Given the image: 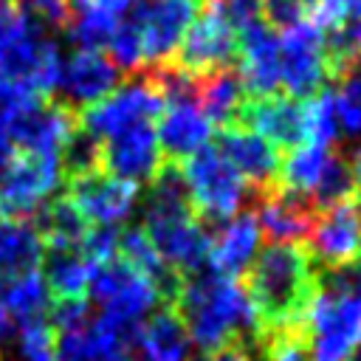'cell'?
I'll use <instances>...</instances> for the list:
<instances>
[{
  "label": "cell",
  "mask_w": 361,
  "mask_h": 361,
  "mask_svg": "<svg viewBox=\"0 0 361 361\" xmlns=\"http://www.w3.org/2000/svg\"><path fill=\"white\" fill-rule=\"evenodd\" d=\"M245 293L257 316L254 341L274 330L307 327V307L319 293V268L305 245L271 243L248 265Z\"/></svg>",
  "instance_id": "1"
},
{
  "label": "cell",
  "mask_w": 361,
  "mask_h": 361,
  "mask_svg": "<svg viewBox=\"0 0 361 361\" xmlns=\"http://www.w3.org/2000/svg\"><path fill=\"white\" fill-rule=\"evenodd\" d=\"M189 341L203 353H217L226 347H254L257 316L245 285L234 276H223L212 268L183 274L180 290L172 299Z\"/></svg>",
  "instance_id": "2"
},
{
  "label": "cell",
  "mask_w": 361,
  "mask_h": 361,
  "mask_svg": "<svg viewBox=\"0 0 361 361\" xmlns=\"http://www.w3.org/2000/svg\"><path fill=\"white\" fill-rule=\"evenodd\" d=\"M180 172L189 189L192 209L209 228L212 223L220 226L223 220L234 217L248 197V183L243 180V175L209 144L180 161Z\"/></svg>",
  "instance_id": "3"
},
{
  "label": "cell",
  "mask_w": 361,
  "mask_h": 361,
  "mask_svg": "<svg viewBox=\"0 0 361 361\" xmlns=\"http://www.w3.org/2000/svg\"><path fill=\"white\" fill-rule=\"evenodd\" d=\"M361 341V296L319 288L307 307V358L347 361Z\"/></svg>",
  "instance_id": "4"
},
{
  "label": "cell",
  "mask_w": 361,
  "mask_h": 361,
  "mask_svg": "<svg viewBox=\"0 0 361 361\" xmlns=\"http://www.w3.org/2000/svg\"><path fill=\"white\" fill-rule=\"evenodd\" d=\"M87 293L102 307L104 319H110L113 324L127 327V330H138L141 319L161 302L158 290L149 285V279H144L118 254L93 268Z\"/></svg>",
  "instance_id": "5"
},
{
  "label": "cell",
  "mask_w": 361,
  "mask_h": 361,
  "mask_svg": "<svg viewBox=\"0 0 361 361\" xmlns=\"http://www.w3.org/2000/svg\"><path fill=\"white\" fill-rule=\"evenodd\" d=\"M164 110V99L149 82L147 73H133V79L121 82L96 104L79 110V124L96 138H113L130 127L152 124Z\"/></svg>",
  "instance_id": "6"
},
{
  "label": "cell",
  "mask_w": 361,
  "mask_h": 361,
  "mask_svg": "<svg viewBox=\"0 0 361 361\" xmlns=\"http://www.w3.org/2000/svg\"><path fill=\"white\" fill-rule=\"evenodd\" d=\"M62 183L59 155L23 152L0 172V217H34Z\"/></svg>",
  "instance_id": "7"
},
{
  "label": "cell",
  "mask_w": 361,
  "mask_h": 361,
  "mask_svg": "<svg viewBox=\"0 0 361 361\" xmlns=\"http://www.w3.org/2000/svg\"><path fill=\"white\" fill-rule=\"evenodd\" d=\"M327 82L324 68V31L302 20L279 37V85L290 99H307Z\"/></svg>",
  "instance_id": "8"
},
{
  "label": "cell",
  "mask_w": 361,
  "mask_h": 361,
  "mask_svg": "<svg viewBox=\"0 0 361 361\" xmlns=\"http://www.w3.org/2000/svg\"><path fill=\"white\" fill-rule=\"evenodd\" d=\"M251 214L257 220L259 234L271 243H296L302 245L316 223V206L307 195L288 189L285 183L274 180L268 186L251 189Z\"/></svg>",
  "instance_id": "9"
},
{
  "label": "cell",
  "mask_w": 361,
  "mask_h": 361,
  "mask_svg": "<svg viewBox=\"0 0 361 361\" xmlns=\"http://www.w3.org/2000/svg\"><path fill=\"white\" fill-rule=\"evenodd\" d=\"M319 271L344 268L361 257V203L353 197L347 203L322 209L316 223L302 243Z\"/></svg>",
  "instance_id": "10"
},
{
  "label": "cell",
  "mask_w": 361,
  "mask_h": 361,
  "mask_svg": "<svg viewBox=\"0 0 361 361\" xmlns=\"http://www.w3.org/2000/svg\"><path fill=\"white\" fill-rule=\"evenodd\" d=\"M127 11H130L127 17L141 31L144 65L155 68V65L172 62L195 17V3L189 0H133Z\"/></svg>",
  "instance_id": "11"
},
{
  "label": "cell",
  "mask_w": 361,
  "mask_h": 361,
  "mask_svg": "<svg viewBox=\"0 0 361 361\" xmlns=\"http://www.w3.org/2000/svg\"><path fill=\"white\" fill-rule=\"evenodd\" d=\"M68 200L79 209V214L90 226H118L130 217L138 200V186L121 180L104 169L65 180Z\"/></svg>",
  "instance_id": "12"
},
{
  "label": "cell",
  "mask_w": 361,
  "mask_h": 361,
  "mask_svg": "<svg viewBox=\"0 0 361 361\" xmlns=\"http://www.w3.org/2000/svg\"><path fill=\"white\" fill-rule=\"evenodd\" d=\"M172 62L192 76L226 68L237 62V31L226 25L217 14L203 8L200 17H192Z\"/></svg>",
  "instance_id": "13"
},
{
  "label": "cell",
  "mask_w": 361,
  "mask_h": 361,
  "mask_svg": "<svg viewBox=\"0 0 361 361\" xmlns=\"http://www.w3.org/2000/svg\"><path fill=\"white\" fill-rule=\"evenodd\" d=\"M138 330L118 327L99 316L82 327L59 333V338H54V355L56 361H133Z\"/></svg>",
  "instance_id": "14"
},
{
  "label": "cell",
  "mask_w": 361,
  "mask_h": 361,
  "mask_svg": "<svg viewBox=\"0 0 361 361\" xmlns=\"http://www.w3.org/2000/svg\"><path fill=\"white\" fill-rule=\"evenodd\" d=\"M234 124L262 135L276 149H293V147L305 144L302 102L290 99L288 93L245 96V102L237 110Z\"/></svg>",
  "instance_id": "15"
},
{
  "label": "cell",
  "mask_w": 361,
  "mask_h": 361,
  "mask_svg": "<svg viewBox=\"0 0 361 361\" xmlns=\"http://www.w3.org/2000/svg\"><path fill=\"white\" fill-rule=\"evenodd\" d=\"M214 141H217V152L243 175V180L254 189L268 186L274 180H279V166H282V149H276L271 141H265L262 135L240 127V124H228V127H217L212 130Z\"/></svg>",
  "instance_id": "16"
},
{
  "label": "cell",
  "mask_w": 361,
  "mask_h": 361,
  "mask_svg": "<svg viewBox=\"0 0 361 361\" xmlns=\"http://www.w3.org/2000/svg\"><path fill=\"white\" fill-rule=\"evenodd\" d=\"M161 164H164V152L158 147V135L152 124L130 127L107 138V144H102V169L135 186L149 183L161 169Z\"/></svg>",
  "instance_id": "17"
},
{
  "label": "cell",
  "mask_w": 361,
  "mask_h": 361,
  "mask_svg": "<svg viewBox=\"0 0 361 361\" xmlns=\"http://www.w3.org/2000/svg\"><path fill=\"white\" fill-rule=\"evenodd\" d=\"M245 96H271L279 87V37L259 20L237 34L234 62Z\"/></svg>",
  "instance_id": "18"
},
{
  "label": "cell",
  "mask_w": 361,
  "mask_h": 361,
  "mask_svg": "<svg viewBox=\"0 0 361 361\" xmlns=\"http://www.w3.org/2000/svg\"><path fill=\"white\" fill-rule=\"evenodd\" d=\"M121 85V71L99 51H82L76 48L68 62H62V73H59V93L68 107H73L76 113L96 104L99 99H104L110 90H116Z\"/></svg>",
  "instance_id": "19"
},
{
  "label": "cell",
  "mask_w": 361,
  "mask_h": 361,
  "mask_svg": "<svg viewBox=\"0 0 361 361\" xmlns=\"http://www.w3.org/2000/svg\"><path fill=\"white\" fill-rule=\"evenodd\" d=\"M257 245H259V228L257 220L248 212H237L234 217L223 220L217 226V231L209 240V259L206 265L223 276H243L248 271V265L257 257Z\"/></svg>",
  "instance_id": "20"
},
{
  "label": "cell",
  "mask_w": 361,
  "mask_h": 361,
  "mask_svg": "<svg viewBox=\"0 0 361 361\" xmlns=\"http://www.w3.org/2000/svg\"><path fill=\"white\" fill-rule=\"evenodd\" d=\"M155 135H158L164 161L180 164L189 155H195L200 147H206V141L212 138V124L200 113L197 102L164 104L155 124Z\"/></svg>",
  "instance_id": "21"
},
{
  "label": "cell",
  "mask_w": 361,
  "mask_h": 361,
  "mask_svg": "<svg viewBox=\"0 0 361 361\" xmlns=\"http://www.w3.org/2000/svg\"><path fill=\"white\" fill-rule=\"evenodd\" d=\"M45 243L31 217H0V279L39 271Z\"/></svg>",
  "instance_id": "22"
},
{
  "label": "cell",
  "mask_w": 361,
  "mask_h": 361,
  "mask_svg": "<svg viewBox=\"0 0 361 361\" xmlns=\"http://www.w3.org/2000/svg\"><path fill=\"white\" fill-rule=\"evenodd\" d=\"M189 333L175 313V307L161 305L147 324L138 330L135 350L141 361H186L189 358Z\"/></svg>",
  "instance_id": "23"
},
{
  "label": "cell",
  "mask_w": 361,
  "mask_h": 361,
  "mask_svg": "<svg viewBox=\"0 0 361 361\" xmlns=\"http://www.w3.org/2000/svg\"><path fill=\"white\" fill-rule=\"evenodd\" d=\"M243 102H245V90H243V82L234 65L197 76V107L209 118L212 127L234 124Z\"/></svg>",
  "instance_id": "24"
},
{
  "label": "cell",
  "mask_w": 361,
  "mask_h": 361,
  "mask_svg": "<svg viewBox=\"0 0 361 361\" xmlns=\"http://www.w3.org/2000/svg\"><path fill=\"white\" fill-rule=\"evenodd\" d=\"M42 276L56 299H85L93 276V262L79 248H45Z\"/></svg>",
  "instance_id": "25"
},
{
  "label": "cell",
  "mask_w": 361,
  "mask_h": 361,
  "mask_svg": "<svg viewBox=\"0 0 361 361\" xmlns=\"http://www.w3.org/2000/svg\"><path fill=\"white\" fill-rule=\"evenodd\" d=\"M31 220L42 234L45 248H79L85 231L90 228V223L79 214V209L65 195L45 200Z\"/></svg>",
  "instance_id": "26"
},
{
  "label": "cell",
  "mask_w": 361,
  "mask_h": 361,
  "mask_svg": "<svg viewBox=\"0 0 361 361\" xmlns=\"http://www.w3.org/2000/svg\"><path fill=\"white\" fill-rule=\"evenodd\" d=\"M121 17L96 6L93 0H71V17L65 25L68 39L82 51H99L110 42Z\"/></svg>",
  "instance_id": "27"
},
{
  "label": "cell",
  "mask_w": 361,
  "mask_h": 361,
  "mask_svg": "<svg viewBox=\"0 0 361 361\" xmlns=\"http://www.w3.org/2000/svg\"><path fill=\"white\" fill-rule=\"evenodd\" d=\"M3 302L11 313V319L20 324L45 322V316L54 305L42 271H31V274H23L17 279H8L6 290H3Z\"/></svg>",
  "instance_id": "28"
},
{
  "label": "cell",
  "mask_w": 361,
  "mask_h": 361,
  "mask_svg": "<svg viewBox=\"0 0 361 361\" xmlns=\"http://www.w3.org/2000/svg\"><path fill=\"white\" fill-rule=\"evenodd\" d=\"M336 121L350 144H361V56L336 73Z\"/></svg>",
  "instance_id": "29"
},
{
  "label": "cell",
  "mask_w": 361,
  "mask_h": 361,
  "mask_svg": "<svg viewBox=\"0 0 361 361\" xmlns=\"http://www.w3.org/2000/svg\"><path fill=\"white\" fill-rule=\"evenodd\" d=\"M310 203L316 206V212L347 203L355 197V180H353V164L344 152H330L324 161V169L313 186V192L307 195Z\"/></svg>",
  "instance_id": "30"
},
{
  "label": "cell",
  "mask_w": 361,
  "mask_h": 361,
  "mask_svg": "<svg viewBox=\"0 0 361 361\" xmlns=\"http://www.w3.org/2000/svg\"><path fill=\"white\" fill-rule=\"evenodd\" d=\"M330 149L327 147H319V144H299L288 152V158H282V166H279V183H285L288 189L299 192V195H310L322 169H324V161H327Z\"/></svg>",
  "instance_id": "31"
},
{
  "label": "cell",
  "mask_w": 361,
  "mask_h": 361,
  "mask_svg": "<svg viewBox=\"0 0 361 361\" xmlns=\"http://www.w3.org/2000/svg\"><path fill=\"white\" fill-rule=\"evenodd\" d=\"M59 166H62V180L99 172L102 169V138H96L79 124L59 149Z\"/></svg>",
  "instance_id": "32"
},
{
  "label": "cell",
  "mask_w": 361,
  "mask_h": 361,
  "mask_svg": "<svg viewBox=\"0 0 361 361\" xmlns=\"http://www.w3.org/2000/svg\"><path fill=\"white\" fill-rule=\"evenodd\" d=\"M302 121H305V141L307 144H319V147L330 149L338 141V121H336L333 93L327 87L302 99Z\"/></svg>",
  "instance_id": "33"
},
{
  "label": "cell",
  "mask_w": 361,
  "mask_h": 361,
  "mask_svg": "<svg viewBox=\"0 0 361 361\" xmlns=\"http://www.w3.org/2000/svg\"><path fill=\"white\" fill-rule=\"evenodd\" d=\"M104 48L110 51V62H113L118 71H124V73H138V71L144 68V42H141V31H138V25H135L130 17L118 20V25H116V31H113V37H110V42H107Z\"/></svg>",
  "instance_id": "34"
},
{
  "label": "cell",
  "mask_w": 361,
  "mask_h": 361,
  "mask_svg": "<svg viewBox=\"0 0 361 361\" xmlns=\"http://www.w3.org/2000/svg\"><path fill=\"white\" fill-rule=\"evenodd\" d=\"M37 28L45 34L65 31L71 17V0H11Z\"/></svg>",
  "instance_id": "35"
},
{
  "label": "cell",
  "mask_w": 361,
  "mask_h": 361,
  "mask_svg": "<svg viewBox=\"0 0 361 361\" xmlns=\"http://www.w3.org/2000/svg\"><path fill=\"white\" fill-rule=\"evenodd\" d=\"M17 361H56V355H54V327L48 322L20 324Z\"/></svg>",
  "instance_id": "36"
},
{
  "label": "cell",
  "mask_w": 361,
  "mask_h": 361,
  "mask_svg": "<svg viewBox=\"0 0 361 361\" xmlns=\"http://www.w3.org/2000/svg\"><path fill=\"white\" fill-rule=\"evenodd\" d=\"M203 8L217 14L226 25H231L237 34L254 23L262 20V0H206Z\"/></svg>",
  "instance_id": "37"
},
{
  "label": "cell",
  "mask_w": 361,
  "mask_h": 361,
  "mask_svg": "<svg viewBox=\"0 0 361 361\" xmlns=\"http://www.w3.org/2000/svg\"><path fill=\"white\" fill-rule=\"evenodd\" d=\"M118 226H90L79 243V251L93 265H102L118 254Z\"/></svg>",
  "instance_id": "38"
},
{
  "label": "cell",
  "mask_w": 361,
  "mask_h": 361,
  "mask_svg": "<svg viewBox=\"0 0 361 361\" xmlns=\"http://www.w3.org/2000/svg\"><path fill=\"white\" fill-rule=\"evenodd\" d=\"M313 0H262V20L271 28H290L307 20Z\"/></svg>",
  "instance_id": "39"
},
{
  "label": "cell",
  "mask_w": 361,
  "mask_h": 361,
  "mask_svg": "<svg viewBox=\"0 0 361 361\" xmlns=\"http://www.w3.org/2000/svg\"><path fill=\"white\" fill-rule=\"evenodd\" d=\"M51 327H56L59 333L65 330H73V327H82L90 322V305L87 299H56L51 305Z\"/></svg>",
  "instance_id": "40"
},
{
  "label": "cell",
  "mask_w": 361,
  "mask_h": 361,
  "mask_svg": "<svg viewBox=\"0 0 361 361\" xmlns=\"http://www.w3.org/2000/svg\"><path fill=\"white\" fill-rule=\"evenodd\" d=\"M14 155H17V147H14V141H11V133H8L6 118H3V113H0V172L11 164Z\"/></svg>",
  "instance_id": "41"
},
{
  "label": "cell",
  "mask_w": 361,
  "mask_h": 361,
  "mask_svg": "<svg viewBox=\"0 0 361 361\" xmlns=\"http://www.w3.org/2000/svg\"><path fill=\"white\" fill-rule=\"evenodd\" d=\"M14 20H17V8H14L11 0H6V3L0 6V54H3V48H6V39H8L11 28H14Z\"/></svg>",
  "instance_id": "42"
},
{
  "label": "cell",
  "mask_w": 361,
  "mask_h": 361,
  "mask_svg": "<svg viewBox=\"0 0 361 361\" xmlns=\"http://www.w3.org/2000/svg\"><path fill=\"white\" fill-rule=\"evenodd\" d=\"M195 361H248V350H243V347H226V350H217V353H203Z\"/></svg>",
  "instance_id": "43"
},
{
  "label": "cell",
  "mask_w": 361,
  "mask_h": 361,
  "mask_svg": "<svg viewBox=\"0 0 361 361\" xmlns=\"http://www.w3.org/2000/svg\"><path fill=\"white\" fill-rule=\"evenodd\" d=\"M11 336H14V319H11V313L3 302V290H0V344H6Z\"/></svg>",
  "instance_id": "44"
},
{
  "label": "cell",
  "mask_w": 361,
  "mask_h": 361,
  "mask_svg": "<svg viewBox=\"0 0 361 361\" xmlns=\"http://www.w3.org/2000/svg\"><path fill=\"white\" fill-rule=\"evenodd\" d=\"M353 180H355V200L361 203V147L355 149V155H353Z\"/></svg>",
  "instance_id": "45"
},
{
  "label": "cell",
  "mask_w": 361,
  "mask_h": 361,
  "mask_svg": "<svg viewBox=\"0 0 361 361\" xmlns=\"http://www.w3.org/2000/svg\"><path fill=\"white\" fill-rule=\"evenodd\" d=\"M353 25V37H355V45H358V54H361V20L350 23Z\"/></svg>",
  "instance_id": "46"
},
{
  "label": "cell",
  "mask_w": 361,
  "mask_h": 361,
  "mask_svg": "<svg viewBox=\"0 0 361 361\" xmlns=\"http://www.w3.org/2000/svg\"><path fill=\"white\" fill-rule=\"evenodd\" d=\"M347 361H361V341H358V347L350 353V358H347Z\"/></svg>",
  "instance_id": "47"
},
{
  "label": "cell",
  "mask_w": 361,
  "mask_h": 361,
  "mask_svg": "<svg viewBox=\"0 0 361 361\" xmlns=\"http://www.w3.org/2000/svg\"><path fill=\"white\" fill-rule=\"evenodd\" d=\"M189 3H206V0H189Z\"/></svg>",
  "instance_id": "48"
},
{
  "label": "cell",
  "mask_w": 361,
  "mask_h": 361,
  "mask_svg": "<svg viewBox=\"0 0 361 361\" xmlns=\"http://www.w3.org/2000/svg\"><path fill=\"white\" fill-rule=\"evenodd\" d=\"M3 3H6V0H0V6H3Z\"/></svg>",
  "instance_id": "49"
},
{
  "label": "cell",
  "mask_w": 361,
  "mask_h": 361,
  "mask_svg": "<svg viewBox=\"0 0 361 361\" xmlns=\"http://www.w3.org/2000/svg\"><path fill=\"white\" fill-rule=\"evenodd\" d=\"M358 259H361V257H358Z\"/></svg>",
  "instance_id": "50"
}]
</instances>
